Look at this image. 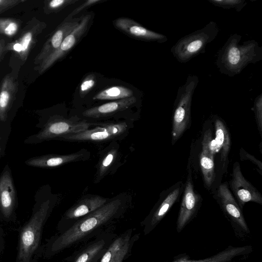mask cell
<instances>
[{
    "label": "cell",
    "mask_w": 262,
    "mask_h": 262,
    "mask_svg": "<svg viewBox=\"0 0 262 262\" xmlns=\"http://www.w3.org/2000/svg\"><path fill=\"white\" fill-rule=\"evenodd\" d=\"M261 60L262 47L257 41L243 40L241 35L234 33L219 50L215 62L221 73L232 77Z\"/></svg>",
    "instance_id": "obj_1"
},
{
    "label": "cell",
    "mask_w": 262,
    "mask_h": 262,
    "mask_svg": "<svg viewBox=\"0 0 262 262\" xmlns=\"http://www.w3.org/2000/svg\"><path fill=\"white\" fill-rule=\"evenodd\" d=\"M122 202L120 198L110 199L102 207L87 214L59 236L52 243L50 251L55 252L69 246L106 222L117 213Z\"/></svg>",
    "instance_id": "obj_2"
},
{
    "label": "cell",
    "mask_w": 262,
    "mask_h": 262,
    "mask_svg": "<svg viewBox=\"0 0 262 262\" xmlns=\"http://www.w3.org/2000/svg\"><path fill=\"white\" fill-rule=\"evenodd\" d=\"M51 207L50 200L42 202L21 228L15 262H38L42 230Z\"/></svg>",
    "instance_id": "obj_3"
},
{
    "label": "cell",
    "mask_w": 262,
    "mask_h": 262,
    "mask_svg": "<svg viewBox=\"0 0 262 262\" xmlns=\"http://www.w3.org/2000/svg\"><path fill=\"white\" fill-rule=\"evenodd\" d=\"M219 32L217 24L210 21L203 28L179 39L171 48V53L179 62L187 63L204 53L207 45L214 40Z\"/></svg>",
    "instance_id": "obj_4"
},
{
    "label": "cell",
    "mask_w": 262,
    "mask_h": 262,
    "mask_svg": "<svg viewBox=\"0 0 262 262\" xmlns=\"http://www.w3.org/2000/svg\"><path fill=\"white\" fill-rule=\"evenodd\" d=\"M198 83L197 76L189 75L178 90L172 118V145L182 137L190 124L192 98Z\"/></svg>",
    "instance_id": "obj_5"
},
{
    "label": "cell",
    "mask_w": 262,
    "mask_h": 262,
    "mask_svg": "<svg viewBox=\"0 0 262 262\" xmlns=\"http://www.w3.org/2000/svg\"><path fill=\"white\" fill-rule=\"evenodd\" d=\"M217 201L225 217L230 223L235 235L242 241L248 240L251 232L244 217L242 209L230 190L227 183L217 189Z\"/></svg>",
    "instance_id": "obj_6"
},
{
    "label": "cell",
    "mask_w": 262,
    "mask_h": 262,
    "mask_svg": "<svg viewBox=\"0 0 262 262\" xmlns=\"http://www.w3.org/2000/svg\"><path fill=\"white\" fill-rule=\"evenodd\" d=\"M130 124L128 121L100 123L95 127L73 134L63 136L58 140L71 142L95 143L117 141L128 133Z\"/></svg>",
    "instance_id": "obj_7"
},
{
    "label": "cell",
    "mask_w": 262,
    "mask_h": 262,
    "mask_svg": "<svg viewBox=\"0 0 262 262\" xmlns=\"http://www.w3.org/2000/svg\"><path fill=\"white\" fill-rule=\"evenodd\" d=\"M100 123H92L75 117L70 119L57 117L50 121L38 135L40 140L56 139L67 135L78 133Z\"/></svg>",
    "instance_id": "obj_8"
},
{
    "label": "cell",
    "mask_w": 262,
    "mask_h": 262,
    "mask_svg": "<svg viewBox=\"0 0 262 262\" xmlns=\"http://www.w3.org/2000/svg\"><path fill=\"white\" fill-rule=\"evenodd\" d=\"M179 212L176 222V231L179 233L196 216L202 198L194 189L191 170L184 185Z\"/></svg>",
    "instance_id": "obj_9"
},
{
    "label": "cell",
    "mask_w": 262,
    "mask_h": 262,
    "mask_svg": "<svg viewBox=\"0 0 262 262\" xmlns=\"http://www.w3.org/2000/svg\"><path fill=\"white\" fill-rule=\"evenodd\" d=\"M46 24L34 18L28 22L19 36L5 46V51H12L17 58L25 61L37 36L46 27Z\"/></svg>",
    "instance_id": "obj_10"
},
{
    "label": "cell",
    "mask_w": 262,
    "mask_h": 262,
    "mask_svg": "<svg viewBox=\"0 0 262 262\" xmlns=\"http://www.w3.org/2000/svg\"><path fill=\"white\" fill-rule=\"evenodd\" d=\"M184 184L180 181L160 194V198L146 221V231L156 227L178 201L184 189Z\"/></svg>",
    "instance_id": "obj_11"
},
{
    "label": "cell",
    "mask_w": 262,
    "mask_h": 262,
    "mask_svg": "<svg viewBox=\"0 0 262 262\" xmlns=\"http://www.w3.org/2000/svg\"><path fill=\"white\" fill-rule=\"evenodd\" d=\"M91 18V15L82 16L78 26L64 38L59 48L37 66L39 73H43L62 58L80 41L88 30Z\"/></svg>",
    "instance_id": "obj_12"
},
{
    "label": "cell",
    "mask_w": 262,
    "mask_h": 262,
    "mask_svg": "<svg viewBox=\"0 0 262 262\" xmlns=\"http://www.w3.org/2000/svg\"><path fill=\"white\" fill-rule=\"evenodd\" d=\"M229 185L234 197L242 209L245 204L249 202L262 205L260 193L244 178L238 162H236L233 165Z\"/></svg>",
    "instance_id": "obj_13"
},
{
    "label": "cell",
    "mask_w": 262,
    "mask_h": 262,
    "mask_svg": "<svg viewBox=\"0 0 262 262\" xmlns=\"http://www.w3.org/2000/svg\"><path fill=\"white\" fill-rule=\"evenodd\" d=\"M253 251L251 245H229L219 252L205 258L191 259L188 254L184 253L175 256L169 262H235L247 259Z\"/></svg>",
    "instance_id": "obj_14"
},
{
    "label": "cell",
    "mask_w": 262,
    "mask_h": 262,
    "mask_svg": "<svg viewBox=\"0 0 262 262\" xmlns=\"http://www.w3.org/2000/svg\"><path fill=\"white\" fill-rule=\"evenodd\" d=\"M82 18V16L73 17L68 15L47 40L34 59L35 64L38 66L56 51L64 38L78 26Z\"/></svg>",
    "instance_id": "obj_15"
},
{
    "label": "cell",
    "mask_w": 262,
    "mask_h": 262,
    "mask_svg": "<svg viewBox=\"0 0 262 262\" xmlns=\"http://www.w3.org/2000/svg\"><path fill=\"white\" fill-rule=\"evenodd\" d=\"M114 24L118 30L137 39L158 43L165 42L168 39L165 35L150 30L128 18H118Z\"/></svg>",
    "instance_id": "obj_16"
},
{
    "label": "cell",
    "mask_w": 262,
    "mask_h": 262,
    "mask_svg": "<svg viewBox=\"0 0 262 262\" xmlns=\"http://www.w3.org/2000/svg\"><path fill=\"white\" fill-rule=\"evenodd\" d=\"M121 159L119 145L116 141H112L102 151L96 165V172L94 183H98L110 172L117 168Z\"/></svg>",
    "instance_id": "obj_17"
},
{
    "label": "cell",
    "mask_w": 262,
    "mask_h": 262,
    "mask_svg": "<svg viewBox=\"0 0 262 262\" xmlns=\"http://www.w3.org/2000/svg\"><path fill=\"white\" fill-rule=\"evenodd\" d=\"M212 134L207 130L202 142V151L200 156V163L204 183L210 187L215 180L214 155L215 151L212 147Z\"/></svg>",
    "instance_id": "obj_18"
},
{
    "label": "cell",
    "mask_w": 262,
    "mask_h": 262,
    "mask_svg": "<svg viewBox=\"0 0 262 262\" xmlns=\"http://www.w3.org/2000/svg\"><path fill=\"white\" fill-rule=\"evenodd\" d=\"M90 153L83 149L77 152L67 155H49L32 158L26 164L39 167H54L72 162L85 160L89 158Z\"/></svg>",
    "instance_id": "obj_19"
},
{
    "label": "cell",
    "mask_w": 262,
    "mask_h": 262,
    "mask_svg": "<svg viewBox=\"0 0 262 262\" xmlns=\"http://www.w3.org/2000/svg\"><path fill=\"white\" fill-rule=\"evenodd\" d=\"M15 204V192L12 179L9 170L0 177V211L6 219L12 215Z\"/></svg>",
    "instance_id": "obj_20"
},
{
    "label": "cell",
    "mask_w": 262,
    "mask_h": 262,
    "mask_svg": "<svg viewBox=\"0 0 262 262\" xmlns=\"http://www.w3.org/2000/svg\"><path fill=\"white\" fill-rule=\"evenodd\" d=\"M136 101L137 98L135 96L115 100L88 108L83 112L82 115L89 118H104L131 107Z\"/></svg>",
    "instance_id": "obj_21"
},
{
    "label": "cell",
    "mask_w": 262,
    "mask_h": 262,
    "mask_svg": "<svg viewBox=\"0 0 262 262\" xmlns=\"http://www.w3.org/2000/svg\"><path fill=\"white\" fill-rule=\"evenodd\" d=\"M108 201L99 195H85L68 210L66 216L68 219H72L86 215L100 208Z\"/></svg>",
    "instance_id": "obj_22"
},
{
    "label": "cell",
    "mask_w": 262,
    "mask_h": 262,
    "mask_svg": "<svg viewBox=\"0 0 262 262\" xmlns=\"http://www.w3.org/2000/svg\"><path fill=\"white\" fill-rule=\"evenodd\" d=\"M215 139L212 140V147L221 154V161L225 167L230 150L231 140L230 134L223 121L216 117L214 121Z\"/></svg>",
    "instance_id": "obj_23"
},
{
    "label": "cell",
    "mask_w": 262,
    "mask_h": 262,
    "mask_svg": "<svg viewBox=\"0 0 262 262\" xmlns=\"http://www.w3.org/2000/svg\"><path fill=\"white\" fill-rule=\"evenodd\" d=\"M17 82L10 75L6 76L0 85V120L5 121L14 100Z\"/></svg>",
    "instance_id": "obj_24"
},
{
    "label": "cell",
    "mask_w": 262,
    "mask_h": 262,
    "mask_svg": "<svg viewBox=\"0 0 262 262\" xmlns=\"http://www.w3.org/2000/svg\"><path fill=\"white\" fill-rule=\"evenodd\" d=\"M132 90L122 86H113L100 91L93 97L94 100H120L133 96Z\"/></svg>",
    "instance_id": "obj_25"
},
{
    "label": "cell",
    "mask_w": 262,
    "mask_h": 262,
    "mask_svg": "<svg viewBox=\"0 0 262 262\" xmlns=\"http://www.w3.org/2000/svg\"><path fill=\"white\" fill-rule=\"evenodd\" d=\"M20 28L19 20L12 18H0V34L13 37Z\"/></svg>",
    "instance_id": "obj_26"
},
{
    "label": "cell",
    "mask_w": 262,
    "mask_h": 262,
    "mask_svg": "<svg viewBox=\"0 0 262 262\" xmlns=\"http://www.w3.org/2000/svg\"><path fill=\"white\" fill-rule=\"evenodd\" d=\"M104 245L103 240L93 244L85 249L75 262H91L100 252Z\"/></svg>",
    "instance_id": "obj_27"
},
{
    "label": "cell",
    "mask_w": 262,
    "mask_h": 262,
    "mask_svg": "<svg viewBox=\"0 0 262 262\" xmlns=\"http://www.w3.org/2000/svg\"><path fill=\"white\" fill-rule=\"evenodd\" d=\"M212 5L223 9H234L237 12H240L246 5L245 0H208Z\"/></svg>",
    "instance_id": "obj_28"
},
{
    "label": "cell",
    "mask_w": 262,
    "mask_h": 262,
    "mask_svg": "<svg viewBox=\"0 0 262 262\" xmlns=\"http://www.w3.org/2000/svg\"><path fill=\"white\" fill-rule=\"evenodd\" d=\"M78 0H51L46 1L45 5V11L47 13H56L66 7L73 5Z\"/></svg>",
    "instance_id": "obj_29"
},
{
    "label": "cell",
    "mask_w": 262,
    "mask_h": 262,
    "mask_svg": "<svg viewBox=\"0 0 262 262\" xmlns=\"http://www.w3.org/2000/svg\"><path fill=\"white\" fill-rule=\"evenodd\" d=\"M127 236L120 237L116 239L103 255L101 262H111L115 255L125 243Z\"/></svg>",
    "instance_id": "obj_30"
},
{
    "label": "cell",
    "mask_w": 262,
    "mask_h": 262,
    "mask_svg": "<svg viewBox=\"0 0 262 262\" xmlns=\"http://www.w3.org/2000/svg\"><path fill=\"white\" fill-rule=\"evenodd\" d=\"M256 120L258 130L261 137L262 133V94L256 97L252 108Z\"/></svg>",
    "instance_id": "obj_31"
},
{
    "label": "cell",
    "mask_w": 262,
    "mask_h": 262,
    "mask_svg": "<svg viewBox=\"0 0 262 262\" xmlns=\"http://www.w3.org/2000/svg\"><path fill=\"white\" fill-rule=\"evenodd\" d=\"M96 83V77L94 74L87 75L82 81L79 88V94L81 97L85 96L86 94L94 86Z\"/></svg>",
    "instance_id": "obj_32"
},
{
    "label": "cell",
    "mask_w": 262,
    "mask_h": 262,
    "mask_svg": "<svg viewBox=\"0 0 262 262\" xmlns=\"http://www.w3.org/2000/svg\"><path fill=\"white\" fill-rule=\"evenodd\" d=\"M129 238L127 236L126 241L121 248L118 251L116 254L114 256L112 259L111 262H122L124 257L127 254L129 243Z\"/></svg>",
    "instance_id": "obj_33"
},
{
    "label": "cell",
    "mask_w": 262,
    "mask_h": 262,
    "mask_svg": "<svg viewBox=\"0 0 262 262\" xmlns=\"http://www.w3.org/2000/svg\"><path fill=\"white\" fill-rule=\"evenodd\" d=\"M239 157L241 160H250L253 163L256 165L259 170V173L261 174L262 171V163L261 162L257 160L255 157L247 152L243 148H241L239 150Z\"/></svg>",
    "instance_id": "obj_34"
},
{
    "label": "cell",
    "mask_w": 262,
    "mask_h": 262,
    "mask_svg": "<svg viewBox=\"0 0 262 262\" xmlns=\"http://www.w3.org/2000/svg\"><path fill=\"white\" fill-rule=\"evenodd\" d=\"M24 2L23 0H0V14Z\"/></svg>",
    "instance_id": "obj_35"
},
{
    "label": "cell",
    "mask_w": 262,
    "mask_h": 262,
    "mask_svg": "<svg viewBox=\"0 0 262 262\" xmlns=\"http://www.w3.org/2000/svg\"><path fill=\"white\" fill-rule=\"evenodd\" d=\"M102 2V0H88L84 2L83 4L77 7L74 9L69 15L73 17L74 15L79 13L80 11L83 10L86 8H89L93 5Z\"/></svg>",
    "instance_id": "obj_36"
},
{
    "label": "cell",
    "mask_w": 262,
    "mask_h": 262,
    "mask_svg": "<svg viewBox=\"0 0 262 262\" xmlns=\"http://www.w3.org/2000/svg\"><path fill=\"white\" fill-rule=\"evenodd\" d=\"M5 248V241L4 237V233L2 229L0 227V253L2 252Z\"/></svg>",
    "instance_id": "obj_37"
},
{
    "label": "cell",
    "mask_w": 262,
    "mask_h": 262,
    "mask_svg": "<svg viewBox=\"0 0 262 262\" xmlns=\"http://www.w3.org/2000/svg\"><path fill=\"white\" fill-rule=\"evenodd\" d=\"M5 40L3 39L0 40V60L2 57V56L5 51Z\"/></svg>",
    "instance_id": "obj_38"
},
{
    "label": "cell",
    "mask_w": 262,
    "mask_h": 262,
    "mask_svg": "<svg viewBox=\"0 0 262 262\" xmlns=\"http://www.w3.org/2000/svg\"><path fill=\"white\" fill-rule=\"evenodd\" d=\"M0 151H1V146H0Z\"/></svg>",
    "instance_id": "obj_39"
}]
</instances>
